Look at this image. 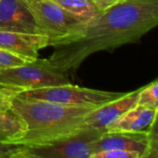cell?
<instances>
[{"mask_svg": "<svg viewBox=\"0 0 158 158\" xmlns=\"http://www.w3.org/2000/svg\"><path fill=\"white\" fill-rule=\"evenodd\" d=\"M96 105H65L17 95L12 109L24 120L26 133L16 143L36 145L69 135L78 129Z\"/></svg>", "mask_w": 158, "mask_h": 158, "instance_id": "1", "label": "cell"}, {"mask_svg": "<svg viewBox=\"0 0 158 158\" xmlns=\"http://www.w3.org/2000/svg\"><path fill=\"white\" fill-rule=\"evenodd\" d=\"M71 84L66 73L49 59L37 58L33 62L0 71V88L18 93Z\"/></svg>", "mask_w": 158, "mask_h": 158, "instance_id": "2", "label": "cell"}, {"mask_svg": "<svg viewBox=\"0 0 158 158\" xmlns=\"http://www.w3.org/2000/svg\"><path fill=\"white\" fill-rule=\"evenodd\" d=\"M51 47L76 33L85 23L53 0H22Z\"/></svg>", "mask_w": 158, "mask_h": 158, "instance_id": "3", "label": "cell"}, {"mask_svg": "<svg viewBox=\"0 0 158 158\" xmlns=\"http://www.w3.org/2000/svg\"><path fill=\"white\" fill-rule=\"evenodd\" d=\"M103 133L101 129L81 128L45 143L23 145V150L38 158H89L92 143Z\"/></svg>", "mask_w": 158, "mask_h": 158, "instance_id": "4", "label": "cell"}, {"mask_svg": "<svg viewBox=\"0 0 158 158\" xmlns=\"http://www.w3.org/2000/svg\"><path fill=\"white\" fill-rule=\"evenodd\" d=\"M125 94L126 93L124 92L91 89L68 84L25 91L19 93L18 95L21 97L42 100L65 105L102 106L124 96Z\"/></svg>", "mask_w": 158, "mask_h": 158, "instance_id": "5", "label": "cell"}, {"mask_svg": "<svg viewBox=\"0 0 158 158\" xmlns=\"http://www.w3.org/2000/svg\"><path fill=\"white\" fill-rule=\"evenodd\" d=\"M140 90L141 88L127 92L124 96L94 109L85 117L80 129L96 128L106 132V128L110 125L137 104Z\"/></svg>", "mask_w": 158, "mask_h": 158, "instance_id": "6", "label": "cell"}, {"mask_svg": "<svg viewBox=\"0 0 158 158\" xmlns=\"http://www.w3.org/2000/svg\"><path fill=\"white\" fill-rule=\"evenodd\" d=\"M0 31L44 35L22 0H0Z\"/></svg>", "mask_w": 158, "mask_h": 158, "instance_id": "7", "label": "cell"}, {"mask_svg": "<svg viewBox=\"0 0 158 158\" xmlns=\"http://www.w3.org/2000/svg\"><path fill=\"white\" fill-rule=\"evenodd\" d=\"M148 133L105 132L91 145V152L118 150L137 152L142 158L148 151Z\"/></svg>", "mask_w": 158, "mask_h": 158, "instance_id": "8", "label": "cell"}, {"mask_svg": "<svg viewBox=\"0 0 158 158\" xmlns=\"http://www.w3.org/2000/svg\"><path fill=\"white\" fill-rule=\"evenodd\" d=\"M49 47L47 35L0 31V48L28 58H38L39 50Z\"/></svg>", "mask_w": 158, "mask_h": 158, "instance_id": "9", "label": "cell"}, {"mask_svg": "<svg viewBox=\"0 0 158 158\" xmlns=\"http://www.w3.org/2000/svg\"><path fill=\"white\" fill-rule=\"evenodd\" d=\"M156 110L136 104L106 128V132L149 133Z\"/></svg>", "mask_w": 158, "mask_h": 158, "instance_id": "10", "label": "cell"}, {"mask_svg": "<svg viewBox=\"0 0 158 158\" xmlns=\"http://www.w3.org/2000/svg\"><path fill=\"white\" fill-rule=\"evenodd\" d=\"M24 120L13 110L0 111V142L16 143L26 133Z\"/></svg>", "mask_w": 158, "mask_h": 158, "instance_id": "11", "label": "cell"}, {"mask_svg": "<svg viewBox=\"0 0 158 158\" xmlns=\"http://www.w3.org/2000/svg\"><path fill=\"white\" fill-rule=\"evenodd\" d=\"M71 14L87 23L101 15V11L90 0H53Z\"/></svg>", "mask_w": 158, "mask_h": 158, "instance_id": "12", "label": "cell"}, {"mask_svg": "<svg viewBox=\"0 0 158 158\" xmlns=\"http://www.w3.org/2000/svg\"><path fill=\"white\" fill-rule=\"evenodd\" d=\"M137 104L154 110L158 109V80L141 87Z\"/></svg>", "mask_w": 158, "mask_h": 158, "instance_id": "13", "label": "cell"}, {"mask_svg": "<svg viewBox=\"0 0 158 158\" xmlns=\"http://www.w3.org/2000/svg\"><path fill=\"white\" fill-rule=\"evenodd\" d=\"M36 59L21 56L0 48V71L20 65H25L30 62H33Z\"/></svg>", "mask_w": 158, "mask_h": 158, "instance_id": "14", "label": "cell"}, {"mask_svg": "<svg viewBox=\"0 0 158 158\" xmlns=\"http://www.w3.org/2000/svg\"><path fill=\"white\" fill-rule=\"evenodd\" d=\"M149 147L142 158H158V109L148 133Z\"/></svg>", "mask_w": 158, "mask_h": 158, "instance_id": "15", "label": "cell"}, {"mask_svg": "<svg viewBox=\"0 0 158 158\" xmlns=\"http://www.w3.org/2000/svg\"><path fill=\"white\" fill-rule=\"evenodd\" d=\"M89 158H140V155L133 152L110 150L92 153Z\"/></svg>", "mask_w": 158, "mask_h": 158, "instance_id": "16", "label": "cell"}, {"mask_svg": "<svg viewBox=\"0 0 158 158\" xmlns=\"http://www.w3.org/2000/svg\"><path fill=\"white\" fill-rule=\"evenodd\" d=\"M19 93L13 90L0 88V111H10L12 109L13 99Z\"/></svg>", "mask_w": 158, "mask_h": 158, "instance_id": "17", "label": "cell"}, {"mask_svg": "<svg viewBox=\"0 0 158 158\" xmlns=\"http://www.w3.org/2000/svg\"><path fill=\"white\" fill-rule=\"evenodd\" d=\"M23 145L17 143H4L0 142V158H5L18 151H20Z\"/></svg>", "mask_w": 158, "mask_h": 158, "instance_id": "18", "label": "cell"}, {"mask_svg": "<svg viewBox=\"0 0 158 158\" xmlns=\"http://www.w3.org/2000/svg\"><path fill=\"white\" fill-rule=\"evenodd\" d=\"M90 1L97 7V9L101 12H103L114 7V5L120 3L123 0H90Z\"/></svg>", "mask_w": 158, "mask_h": 158, "instance_id": "19", "label": "cell"}, {"mask_svg": "<svg viewBox=\"0 0 158 158\" xmlns=\"http://www.w3.org/2000/svg\"><path fill=\"white\" fill-rule=\"evenodd\" d=\"M5 158H38V157H36L31 153L26 152L23 147L20 151H18V152H14V153H12V154H10Z\"/></svg>", "mask_w": 158, "mask_h": 158, "instance_id": "20", "label": "cell"}]
</instances>
